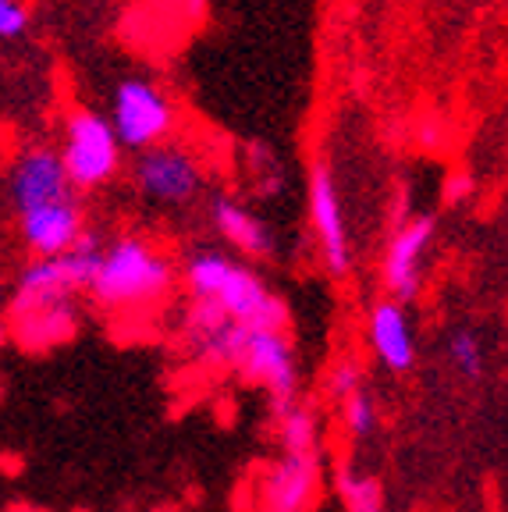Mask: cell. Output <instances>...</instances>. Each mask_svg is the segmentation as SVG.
Listing matches in <instances>:
<instances>
[{"mask_svg":"<svg viewBox=\"0 0 508 512\" xmlns=\"http://www.w3.org/2000/svg\"><path fill=\"white\" fill-rule=\"evenodd\" d=\"M178 271L171 256L146 235H118L104 242L89 296L107 313H143L175 292Z\"/></svg>","mask_w":508,"mask_h":512,"instance_id":"cell-1","label":"cell"},{"mask_svg":"<svg viewBox=\"0 0 508 512\" xmlns=\"http://www.w3.org/2000/svg\"><path fill=\"white\" fill-rule=\"evenodd\" d=\"M61 168L75 196L107 189L125 168V150L104 111L72 107L61 121Z\"/></svg>","mask_w":508,"mask_h":512,"instance_id":"cell-2","label":"cell"},{"mask_svg":"<svg viewBox=\"0 0 508 512\" xmlns=\"http://www.w3.org/2000/svg\"><path fill=\"white\" fill-rule=\"evenodd\" d=\"M111 121L125 153H143L171 139L178 128V107L167 89L150 75H125L111 89Z\"/></svg>","mask_w":508,"mask_h":512,"instance_id":"cell-3","label":"cell"},{"mask_svg":"<svg viewBox=\"0 0 508 512\" xmlns=\"http://www.w3.org/2000/svg\"><path fill=\"white\" fill-rule=\"evenodd\" d=\"M207 182L203 160L182 143H160L150 150L135 153L132 160V185L139 192V200L153 203V207L178 210L199 200Z\"/></svg>","mask_w":508,"mask_h":512,"instance_id":"cell-4","label":"cell"},{"mask_svg":"<svg viewBox=\"0 0 508 512\" xmlns=\"http://www.w3.org/2000/svg\"><path fill=\"white\" fill-rule=\"evenodd\" d=\"M306 210H310V232L317 239L320 264L334 278H345L356 264V253H352L342 192H338V182H334V171L327 160H313L310 185H306Z\"/></svg>","mask_w":508,"mask_h":512,"instance_id":"cell-5","label":"cell"},{"mask_svg":"<svg viewBox=\"0 0 508 512\" xmlns=\"http://www.w3.org/2000/svg\"><path fill=\"white\" fill-rule=\"evenodd\" d=\"M235 374L270 395V406L299 399V356L288 331H246L235 356Z\"/></svg>","mask_w":508,"mask_h":512,"instance_id":"cell-6","label":"cell"},{"mask_svg":"<svg viewBox=\"0 0 508 512\" xmlns=\"http://www.w3.org/2000/svg\"><path fill=\"white\" fill-rule=\"evenodd\" d=\"M210 303L242 331H288V320H292L285 299L267 285L260 271H253L242 260L231 264Z\"/></svg>","mask_w":508,"mask_h":512,"instance_id":"cell-7","label":"cell"},{"mask_svg":"<svg viewBox=\"0 0 508 512\" xmlns=\"http://www.w3.org/2000/svg\"><path fill=\"white\" fill-rule=\"evenodd\" d=\"M437 221L430 214L402 217L391 232L381 256V285L388 299L409 306L423 296V274H427V253L434 246Z\"/></svg>","mask_w":508,"mask_h":512,"instance_id":"cell-8","label":"cell"},{"mask_svg":"<svg viewBox=\"0 0 508 512\" xmlns=\"http://www.w3.org/2000/svg\"><path fill=\"white\" fill-rule=\"evenodd\" d=\"M64 196H72V185L64 178L61 157H57L54 146L47 143H32L11 160L8 171V200L11 210L18 214H29L36 207H47Z\"/></svg>","mask_w":508,"mask_h":512,"instance_id":"cell-9","label":"cell"},{"mask_svg":"<svg viewBox=\"0 0 508 512\" xmlns=\"http://www.w3.org/2000/svg\"><path fill=\"white\" fill-rule=\"evenodd\" d=\"M366 349L388 374H409L420 356L409 306L381 296L366 310Z\"/></svg>","mask_w":508,"mask_h":512,"instance_id":"cell-10","label":"cell"},{"mask_svg":"<svg viewBox=\"0 0 508 512\" xmlns=\"http://www.w3.org/2000/svg\"><path fill=\"white\" fill-rule=\"evenodd\" d=\"M324 484V463L317 456H281L260 480V512H310Z\"/></svg>","mask_w":508,"mask_h":512,"instance_id":"cell-11","label":"cell"},{"mask_svg":"<svg viewBox=\"0 0 508 512\" xmlns=\"http://www.w3.org/2000/svg\"><path fill=\"white\" fill-rule=\"evenodd\" d=\"M86 232V207L79 196H64L47 207H36L29 214H18V235L22 246L36 256H61L79 242V235Z\"/></svg>","mask_w":508,"mask_h":512,"instance_id":"cell-12","label":"cell"},{"mask_svg":"<svg viewBox=\"0 0 508 512\" xmlns=\"http://www.w3.org/2000/svg\"><path fill=\"white\" fill-rule=\"evenodd\" d=\"M246 331L231 324L214 303H192L185 313V349L207 370H231Z\"/></svg>","mask_w":508,"mask_h":512,"instance_id":"cell-13","label":"cell"},{"mask_svg":"<svg viewBox=\"0 0 508 512\" xmlns=\"http://www.w3.org/2000/svg\"><path fill=\"white\" fill-rule=\"evenodd\" d=\"M210 228L221 235L224 246H231L246 260H274L278 256V235L263 221L260 214H253L249 207H242L231 196H210L207 203Z\"/></svg>","mask_w":508,"mask_h":512,"instance_id":"cell-14","label":"cell"},{"mask_svg":"<svg viewBox=\"0 0 508 512\" xmlns=\"http://www.w3.org/2000/svg\"><path fill=\"white\" fill-rule=\"evenodd\" d=\"M79 331V303H54L40 310L22 313L11 320V335H15L22 352H50L57 345H68Z\"/></svg>","mask_w":508,"mask_h":512,"instance_id":"cell-15","label":"cell"},{"mask_svg":"<svg viewBox=\"0 0 508 512\" xmlns=\"http://www.w3.org/2000/svg\"><path fill=\"white\" fill-rule=\"evenodd\" d=\"M270 420H274L281 456H317L320 452V420L310 406H302L299 399L281 402V406H270Z\"/></svg>","mask_w":508,"mask_h":512,"instance_id":"cell-16","label":"cell"},{"mask_svg":"<svg viewBox=\"0 0 508 512\" xmlns=\"http://www.w3.org/2000/svg\"><path fill=\"white\" fill-rule=\"evenodd\" d=\"M445 360L452 367V374L459 381L469 384H480L487 377V349H484V338H480L477 328H452L445 338Z\"/></svg>","mask_w":508,"mask_h":512,"instance_id":"cell-17","label":"cell"},{"mask_svg":"<svg viewBox=\"0 0 508 512\" xmlns=\"http://www.w3.org/2000/svg\"><path fill=\"white\" fill-rule=\"evenodd\" d=\"M334 495L342 502L345 512H384V488L374 473L359 470V466L345 463L334 473Z\"/></svg>","mask_w":508,"mask_h":512,"instance_id":"cell-18","label":"cell"},{"mask_svg":"<svg viewBox=\"0 0 508 512\" xmlns=\"http://www.w3.org/2000/svg\"><path fill=\"white\" fill-rule=\"evenodd\" d=\"M338 413H342V431L352 441H370L381 427V409L370 392H356L345 402H338Z\"/></svg>","mask_w":508,"mask_h":512,"instance_id":"cell-19","label":"cell"},{"mask_svg":"<svg viewBox=\"0 0 508 512\" xmlns=\"http://www.w3.org/2000/svg\"><path fill=\"white\" fill-rule=\"evenodd\" d=\"M356 392H366V367L356 356H342V360L331 367V374H327V395H331L334 402H345Z\"/></svg>","mask_w":508,"mask_h":512,"instance_id":"cell-20","label":"cell"},{"mask_svg":"<svg viewBox=\"0 0 508 512\" xmlns=\"http://www.w3.org/2000/svg\"><path fill=\"white\" fill-rule=\"evenodd\" d=\"M32 18L29 8H25V0H0V40L11 43V40H22L25 32H29Z\"/></svg>","mask_w":508,"mask_h":512,"instance_id":"cell-21","label":"cell"},{"mask_svg":"<svg viewBox=\"0 0 508 512\" xmlns=\"http://www.w3.org/2000/svg\"><path fill=\"white\" fill-rule=\"evenodd\" d=\"M469 192H473V178L466 175V171H455L452 178L445 182V203H462V200H469Z\"/></svg>","mask_w":508,"mask_h":512,"instance_id":"cell-22","label":"cell"},{"mask_svg":"<svg viewBox=\"0 0 508 512\" xmlns=\"http://www.w3.org/2000/svg\"><path fill=\"white\" fill-rule=\"evenodd\" d=\"M4 306H8V288H4V281H0V313H4Z\"/></svg>","mask_w":508,"mask_h":512,"instance_id":"cell-23","label":"cell"},{"mask_svg":"<svg viewBox=\"0 0 508 512\" xmlns=\"http://www.w3.org/2000/svg\"><path fill=\"white\" fill-rule=\"evenodd\" d=\"M203 4H207V0H189V11H192V15H196V11L203 8Z\"/></svg>","mask_w":508,"mask_h":512,"instance_id":"cell-24","label":"cell"},{"mask_svg":"<svg viewBox=\"0 0 508 512\" xmlns=\"http://www.w3.org/2000/svg\"><path fill=\"white\" fill-rule=\"evenodd\" d=\"M0 349H4V328H0Z\"/></svg>","mask_w":508,"mask_h":512,"instance_id":"cell-25","label":"cell"}]
</instances>
